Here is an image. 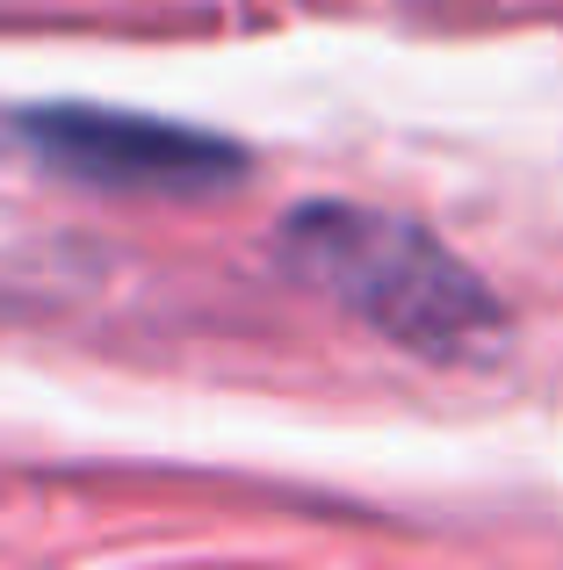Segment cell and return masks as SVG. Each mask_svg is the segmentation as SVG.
Returning <instances> with one entry per match:
<instances>
[{
	"label": "cell",
	"instance_id": "6da1fadb",
	"mask_svg": "<svg viewBox=\"0 0 563 570\" xmlns=\"http://www.w3.org/2000/svg\"><path fill=\"white\" fill-rule=\"evenodd\" d=\"M275 261L354 325L434 368H484L506 354L513 311L498 289L426 224L376 203L318 195L275 224Z\"/></svg>",
	"mask_w": 563,
	"mask_h": 570
},
{
	"label": "cell",
	"instance_id": "7a4b0ae2",
	"mask_svg": "<svg viewBox=\"0 0 563 570\" xmlns=\"http://www.w3.org/2000/svg\"><path fill=\"white\" fill-rule=\"evenodd\" d=\"M14 138L51 174L109 195H225L254 167L246 145L217 130L145 109H95V101H37L14 116Z\"/></svg>",
	"mask_w": 563,
	"mask_h": 570
}]
</instances>
